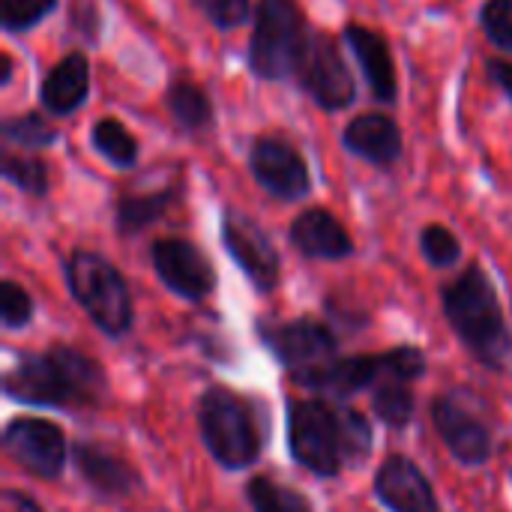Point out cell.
Here are the masks:
<instances>
[{"label": "cell", "instance_id": "cell-1", "mask_svg": "<svg viewBox=\"0 0 512 512\" xmlns=\"http://www.w3.org/2000/svg\"><path fill=\"white\" fill-rule=\"evenodd\" d=\"M3 393L39 408H90L105 393V372L93 357L54 345L42 354H24L6 372Z\"/></svg>", "mask_w": 512, "mask_h": 512}, {"label": "cell", "instance_id": "cell-2", "mask_svg": "<svg viewBox=\"0 0 512 512\" xmlns=\"http://www.w3.org/2000/svg\"><path fill=\"white\" fill-rule=\"evenodd\" d=\"M444 312L456 336L471 348L477 360L501 369L512 351V336L501 312L498 291L483 267H468L456 282L444 288Z\"/></svg>", "mask_w": 512, "mask_h": 512}, {"label": "cell", "instance_id": "cell-3", "mask_svg": "<svg viewBox=\"0 0 512 512\" xmlns=\"http://www.w3.org/2000/svg\"><path fill=\"white\" fill-rule=\"evenodd\" d=\"M66 285L87 318L111 339L132 327V294L120 270L96 252L78 249L66 261Z\"/></svg>", "mask_w": 512, "mask_h": 512}, {"label": "cell", "instance_id": "cell-4", "mask_svg": "<svg viewBox=\"0 0 512 512\" xmlns=\"http://www.w3.org/2000/svg\"><path fill=\"white\" fill-rule=\"evenodd\" d=\"M198 429L210 456L228 471H243L261 456V432L255 414L228 387H210L198 399Z\"/></svg>", "mask_w": 512, "mask_h": 512}, {"label": "cell", "instance_id": "cell-5", "mask_svg": "<svg viewBox=\"0 0 512 512\" xmlns=\"http://www.w3.org/2000/svg\"><path fill=\"white\" fill-rule=\"evenodd\" d=\"M426 375V354L414 345H402L384 354H357L339 357L330 366L294 378V384L327 393V396H354L360 390H375L384 381H417Z\"/></svg>", "mask_w": 512, "mask_h": 512}, {"label": "cell", "instance_id": "cell-6", "mask_svg": "<svg viewBox=\"0 0 512 512\" xmlns=\"http://www.w3.org/2000/svg\"><path fill=\"white\" fill-rule=\"evenodd\" d=\"M309 30L294 0H261L249 42V66L258 78H285L297 72Z\"/></svg>", "mask_w": 512, "mask_h": 512}, {"label": "cell", "instance_id": "cell-7", "mask_svg": "<svg viewBox=\"0 0 512 512\" xmlns=\"http://www.w3.org/2000/svg\"><path fill=\"white\" fill-rule=\"evenodd\" d=\"M288 444L297 465L312 471L315 477H339L342 435H339V411H333L321 399H291L288 402Z\"/></svg>", "mask_w": 512, "mask_h": 512}, {"label": "cell", "instance_id": "cell-8", "mask_svg": "<svg viewBox=\"0 0 512 512\" xmlns=\"http://www.w3.org/2000/svg\"><path fill=\"white\" fill-rule=\"evenodd\" d=\"M258 336L276 354V360L291 372V378L318 372L333 360H339L336 357L339 342L333 330L312 318H300L288 324H261Z\"/></svg>", "mask_w": 512, "mask_h": 512}, {"label": "cell", "instance_id": "cell-9", "mask_svg": "<svg viewBox=\"0 0 512 512\" xmlns=\"http://www.w3.org/2000/svg\"><path fill=\"white\" fill-rule=\"evenodd\" d=\"M297 78L303 90L327 111H339L354 102V75L327 33H309L297 63Z\"/></svg>", "mask_w": 512, "mask_h": 512}, {"label": "cell", "instance_id": "cell-10", "mask_svg": "<svg viewBox=\"0 0 512 512\" xmlns=\"http://www.w3.org/2000/svg\"><path fill=\"white\" fill-rule=\"evenodd\" d=\"M3 447L24 471L39 480H57L69 456L60 426L42 417H15L3 432Z\"/></svg>", "mask_w": 512, "mask_h": 512}, {"label": "cell", "instance_id": "cell-11", "mask_svg": "<svg viewBox=\"0 0 512 512\" xmlns=\"http://www.w3.org/2000/svg\"><path fill=\"white\" fill-rule=\"evenodd\" d=\"M222 243L261 294H270L279 285V252L255 219L228 210L222 216Z\"/></svg>", "mask_w": 512, "mask_h": 512}, {"label": "cell", "instance_id": "cell-12", "mask_svg": "<svg viewBox=\"0 0 512 512\" xmlns=\"http://www.w3.org/2000/svg\"><path fill=\"white\" fill-rule=\"evenodd\" d=\"M150 258L162 285L183 300H204L216 288V273L207 255L189 240H180V237L156 240L150 249Z\"/></svg>", "mask_w": 512, "mask_h": 512}, {"label": "cell", "instance_id": "cell-13", "mask_svg": "<svg viewBox=\"0 0 512 512\" xmlns=\"http://www.w3.org/2000/svg\"><path fill=\"white\" fill-rule=\"evenodd\" d=\"M252 174L255 180L276 198L282 201H297L303 195H309L312 189V177L306 168V159L279 138H258L249 156Z\"/></svg>", "mask_w": 512, "mask_h": 512}, {"label": "cell", "instance_id": "cell-14", "mask_svg": "<svg viewBox=\"0 0 512 512\" xmlns=\"http://www.w3.org/2000/svg\"><path fill=\"white\" fill-rule=\"evenodd\" d=\"M432 423L444 438L447 450L465 468H480L492 456V432L483 420L468 414L453 396H441L432 402Z\"/></svg>", "mask_w": 512, "mask_h": 512}, {"label": "cell", "instance_id": "cell-15", "mask_svg": "<svg viewBox=\"0 0 512 512\" xmlns=\"http://www.w3.org/2000/svg\"><path fill=\"white\" fill-rule=\"evenodd\" d=\"M375 495L390 512H438L432 483L408 456H390L378 468Z\"/></svg>", "mask_w": 512, "mask_h": 512}, {"label": "cell", "instance_id": "cell-16", "mask_svg": "<svg viewBox=\"0 0 512 512\" xmlns=\"http://www.w3.org/2000/svg\"><path fill=\"white\" fill-rule=\"evenodd\" d=\"M291 243L306 258H324V261H339L354 252V243H351L348 231L342 228V222L321 207H312L294 219Z\"/></svg>", "mask_w": 512, "mask_h": 512}, {"label": "cell", "instance_id": "cell-17", "mask_svg": "<svg viewBox=\"0 0 512 512\" xmlns=\"http://www.w3.org/2000/svg\"><path fill=\"white\" fill-rule=\"evenodd\" d=\"M72 462L78 468V474L90 483L93 492L105 495V498H123L132 495L141 483V477L114 453L96 447V444H84L78 441L72 447Z\"/></svg>", "mask_w": 512, "mask_h": 512}, {"label": "cell", "instance_id": "cell-18", "mask_svg": "<svg viewBox=\"0 0 512 512\" xmlns=\"http://www.w3.org/2000/svg\"><path fill=\"white\" fill-rule=\"evenodd\" d=\"M345 42L351 45L354 57L363 66L366 81L372 87V96L378 102H393L399 84H396V66H393L390 45L378 33H372V30H366L360 24H348L345 27Z\"/></svg>", "mask_w": 512, "mask_h": 512}, {"label": "cell", "instance_id": "cell-19", "mask_svg": "<svg viewBox=\"0 0 512 512\" xmlns=\"http://www.w3.org/2000/svg\"><path fill=\"white\" fill-rule=\"evenodd\" d=\"M345 147L375 165H393L402 153V132L387 114H360L345 129Z\"/></svg>", "mask_w": 512, "mask_h": 512}, {"label": "cell", "instance_id": "cell-20", "mask_svg": "<svg viewBox=\"0 0 512 512\" xmlns=\"http://www.w3.org/2000/svg\"><path fill=\"white\" fill-rule=\"evenodd\" d=\"M87 90H90V66H87V57L84 54H69L63 57L42 81V105L48 108V114H72L84 99H87Z\"/></svg>", "mask_w": 512, "mask_h": 512}, {"label": "cell", "instance_id": "cell-21", "mask_svg": "<svg viewBox=\"0 0 512 512\" xmlns=\"http://www.w3.org/2000/svg\"><path fill=\"white\" fill-rule=\"evenodd\" d=\"M174 192L162 189L153 195H126L117 201V231L120 234H138L141 228L153 225L156 219L165 216V210L171 207Z\"/></svg>", "mask_w": 512, "mask_h": 512}, {"label": "cell", "instance_id": "cell-22", "mask_svg": "<svg viewBox=\"0 0 512 512\" xmlns=\"http://www.w3.org/2000/svg\"><path fill=\"white\" fill-rule=\"evenodd\" d=\"M165 102H168L174 120L186 129H204L213 120V105H210L207 93L192 81H174L168 87Z\"/></svg>", "mask_w": 512, "mask_h": 512}, {"label": "cell", "instance_id": "cell-23", "mask_svg": "<svg viewBox=\"0 0 512 512\" xmlns=\"http://www.w3.org/2000/svg\"><path fill=\"white\" fill-rule=\"evenodd\" d=\"M246 498L255 512H312V504L303 492L282 486L270 477H255L246 486Z\"/></svg>", "mask_w": 512, "mask_h": 512}, {"label": "cell", "instance_id": "cell-24", "mask_svg": "<svg viewBox=\"0 0 512 512\" xmlns=\"http://www.w3.org/2000/svg\"><path fill=\"white\" fill-rule=\"evenodd\" d=\"M372 408L378 414L381 423L402 429L411 423L414 417V393H411V381H384L372 390Z\"/></svg>", "mask_w": 512, "mask_h": 512}, {"label": "cell", "instance_id": "cell-25", "mask_svg": "<svg viewBox=\"0 0 512 512\" xmlns=\"http://www.w3.org/2000/svg\"><path fill=\"white\" fill-rule=\"evenodd\" d=\"M93 147L117 168H129L138 159V141L117 120H99L93 126Z\"/></svg>", "mask_w": 512, "mask_h": 512}, {"label": "cell", "instance_id": "cell-26", "mask_svg": "<svg viewBox=\"0 0 512 512\" xmlns=\"http://www.w3.org/2000/svg\"><path fill=\"white\" fill-rule=\"evenodd\" d=\"M339 435H342V456L345 465H360L372 453V426L360 411L342 408L339 411Z\"/></svg>", "mask_w": 512, "mask_h": 512}, {"label": "cell", "instance_id": "cell-27", "mask_svg": "<svg viewBox=\"0 0 512 512\" xmlns=\"http://www.w3.org/2000/svg\"><path fill=\"white\" fill-rule=\"evenodd\" d=\"M3 135H6V141L21 144V147H48V144H54L57 129L39 114H18L3 123Z\"/></svg>", "mask_w": 512, "mask_h": 512}, {"label": "cell", "instance_id": "cell-28", "mask_svg": "<svg viewBox=\"0 0 512 512\" xmlns=\"http://www.w3.org/2000/svg\"><path fill=\"white\" fill-rule=\"evenodd\" d=\"M3 177L15 183L18 189L30 195H45L48 192V171L39 159L27 156H3Z\"/></svg>", "mask_w": 512, "mask_h": 512}, {"label": "cell", "instance_id": "cell-29", "mask_svg": "<svg viewBox=\"0 0 512 512\" xmlns=\"http://www.w3.org/2000/svg\"><path fill=\"white\" fill-rule=\"evenodd\" d=\"M420 246H423V255L432 267H453L462 255V246H459V237L444 228V225H429L420 237Z\"/></svg>", "mask_w": 512, "mask_h": 512}, {"label": "cell", "instance_id": "cell-30", "mask_svg": "<svg viewBox=\"0 0 512 512\" xmlns=\"http://www.w3.org/2000/svg\"><path fill=\"white\" fill-rule=\"evenodd\" d=\"M0 315H3V327L6 330L27 327L30 318H33V300H30V294L18 282H12V279H6L0 285Z\"/></svg>", "mask_w": 512, "mask_h": 512}, {"label": "cell", "instance_id": "cell-31", "mask_svg": "<svg viewBox=\"0 0 512 512\" xmlns=\"http://www.w3.org/2000/svg\"><path fill=\"white\" fill-rule=\"evenodd\" d=\"M54 6L57 0H0V18L6 30L18 33L33 27L39 18H45Z\"/></svg>", "mask_w": 512, "mask_h": 512}, {"label": "cell", "instance_id": "cell-32", "mask_svg": "<svg viewBox=\"0 0 512 512\" xmlns=\"http://www.w3.org/2000/svg\"><path fill=\"white\" fill-rule=\"evenodd\" d=\"M480 24L495 45L512 51V0H486Z\"/></svg>", "mask_w": 512, "mask_h": 512}, {"label": "cell", "instance_id": "cell-33", "mask_svg": "<svg viewBox=\"0 0 512 512\" xmlns=\"http://www.w3.org/2000/svg\"><path fill=\"white\" fill-rule=\"evenodd\" d=\"M195 3L216 27H225V30L243 24L252 12L249 0H195Z\"/></svg>", "mask_w": 512, "mask_h": 512}, {"label": "cell", "instance_id": "cell-34", "mask_svg": "<svg viewBox=\"0 0 512 512\" xmlns=\"http://www.w3.org/2000/svg\"><path fill=\"white\" fill-rule=\"evenodd\" d=\"M69 21H72L75 27H81L87 36H93L96 27H99V15H96V9H93L90 0H78V3L72 6V12H69Z\"/></svg>", "mask_w": 512, "mask_h": 512}, {"label": "cell", "instance_id": "cell-35", "mask_svg": "<svg viewBox=\"0 0 512 512\" xmlns=\"http://www.w3.org/2000/svg\"><path fill=\"white\" fill-rule=\"evenodd\" d=\"M0 512H42L27 495L15 492V489H6L0 495Z\"/></svg>", "mask_w": 512, "mask_h": 512}, {"label": "cell", "instance_id": "cell-36", "mask_svg": "<svg viewBox=\"0 0 512 512\" xmlns=\"http://www.w3.org/2000/svg\"><path fill=\"white\" fill-rule=\"evenodd\" d=\"M489 75L510 93L512 99V63L510 60H489Z\"/></svg>", "mask_w": 512, "mask_h": 512}, {"label": "cell", "instance_id": "cell-37", "mask_svg": "<svg viewBox=\"0 0 512 512\" xmlns=\"http://www.w3.org/2000/svg\"><path fill=\"white\" fill-rule=\"evenodd\" d=\"M0 66H3V75H0V81L6 84V81H9V75H12V60L3 54V57H0Z\"/></svg>", "mask_w": 512, "mask_h": 512}]
</instances>
